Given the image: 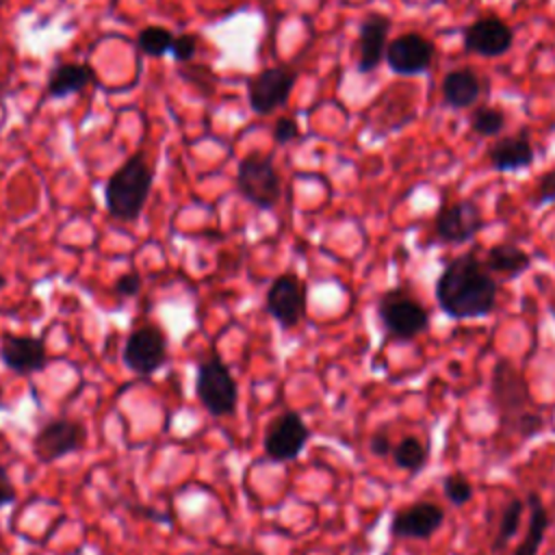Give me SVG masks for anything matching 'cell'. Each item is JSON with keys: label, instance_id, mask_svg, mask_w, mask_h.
<instances>
[{"label": "cell", "instance_id": "obj_29", "mask_svg": "<svg viewBox=\"0 0 555 555\" xmlns=\"http://www.w3.org/2000/svg\"><path fill=\"white\" fill-rule=\"evenodd\" d=\"M169 52L173 54L176 61L186 63V61H191V59L195 56V52H197V39H195L193 35H180V37L173 39Z\"/></svg>", "mask_w": 555, "mask_h": 555}, {"label": "cell", "instance_id": "obj_14", "mask_svg": "<svg viewBox=\"0 0 555 555\" xmlns=\"http://www.w3.org/2000/svg\"><path fill=\"white\" fill-rule=\"evenodd\" d=\"M384 59L399 76L423 74L434 61V43L418 33H405L386 46Z\"/></svg>", "mask_w": 555, "mask_h": 555}, {"label": "cell", "instance_id": "obj_28", "mask_svg": "<svg viewBox=\"0 0 555 555\" xmlns=\"http://www.w3.org/2000/svg\"><path fill=\"white\" fill-rule=\"evenodd\" d=\"M553 202H555V169H548L538 180L533 204L535 206H546V204H553Z\"/></svg>", "mask_w": 555, "mask_h": 555}, {"label": "cell", "instance_id": "obj_3", "mask_svg": "<svg viewBox=\"0 0 555 555\" xmlns=\"http://www.w3.org/2000/svg\"><path fill=\"white\" fill-rule=\"evenodd\" d=\"M152 169L141 154L130 156L106 182L104 204L113 219L134 221L150 195Z\"/></svg>", "mask_w": 555, "mask_h": 555}, {"label": "cell", "instance_id": "obj_27", "mask_svg": "<svg viewBox=\"0 0 555 555\" xmlns=\"http://www.w3.org/2000/svg\"><path fill=\"white\" fill-rule=\"evenodd\" d=\"M442 494H444V499H447L451 505L462 507V505H466V503L473 499L475 488H473V483H470L464 475L453 473V475H447V477L442 479Z\"/></svg>", "mask_w": 555, "mask_h": 555}, {"label": "cell", "instance_id": "obj_10", "mask_svg": "<svg viewBox=\"0 0 555 555\" xmlns=\"http://www.w3.org/2000/svg\"><path fill=\"white\" fill-rule=\"evenodd\" d=\"M308 286L295 273L278 275L267 291V312L286 330L297 327L306 314Z\"/></svg>", "mask_w": 555, "mask_h": 555}, {"label": "cell", "instance_id": "obj_23", "mask_svg": "<svg viewBox=\"0 0 555 555\" xmlns=\"http://www.w3.org/2000/svg\"><path fill=\"white\" fill-rule=\"evenodd\" d=\"M390 455H392V462L397 468H401L405 473H418L429 462V447L416 436H403L392 447Z\"/></svg>", "mask_w": 555, "mask_h": 555}, {"label": "cell", "instance_id": "obj_21", "mask_svg": "<svg viewBox=\"0 0 555 555\" xmlns=\"http://www.w3.org/2000/svg\"><path fill=\"white\" fill-rule=\"evenodd\" d=\"M93 69L87 63H61L56 65L46 82L48 98H67L93 82Z\"/></svg>", "mask_w": 555, "mask_h": 555}, {"label": "cell", "instance_id": "obj_19", "mask_svg": "<svg viewBox=\"0 0 555 555\" xmlns=\"http://www.w3.org/2000/svg\"><path fill=\"white\" fill-rule=\"evenodd\" d=\"M483 267L503 280H516L531 267V256L512 243H496L486 249Z\"/></svg>", "mask_w": 555, "mask_h": 555}, {"label": "cell", "instance_id": "obj_34", "mask_svg": "<svg viewBox=\"0 0 555 555\" xmlns=\"http://www.w3.org/2000/svg\"><path fill=\"white\" fill-rule=\"evenodd\" d=\"M217 555H264L262 551L254 546H241V544H228L217 551Z\"/></svg>", "mask_w": 555, "mask_h": 555}, {"label": "cell", "instance_id": "obj_25", "mask_svg": "<svg viewBox=\"0 0 555 555\" xmlns=\"http://www.w3.org/2000/svg\"><path fill=\"white\" fill-rule=\"evenodd\" d=\"M173 39V33L165 26H145L137 35V46L147 56H163L171 50Z\"/></svg>", "mask_w": 555, "mask_h": 555}, {"label": "cell", "instance_id": "obj_1", "mask_svg": "<svg viewBox=\"0 0 555 555\" xmlns=\"http://www.w3.org/2000/svg\"><path fill=\"white\" fill-rule=\"evenodd\" d=\"M434 295L438 308L453 321L483 319L494 312L499 284L475 251H464L444 264Z\"/></svg>", "mask_w": 555, "mask_h": 555}, {"label": "cell", "instance_id": "obj_7", "mask_svg": "<svg viewBox=\"0 0 555 555\" xmlns=\"http://www.w3.org/2000/svg\"><path fill=\"white\" fill-rule=\"evenodd\" d=\"M297 80V72L293 67L275 65L264 67L247 80V100L249 108L258 115H269L271 111L286 104Z\"/></svg>", "mask_w": 555, "mask_h": 555}, {"label": "cell", "instance_id": "obj_31", "mask_svg": "<svg viewBox=\"0 0 555 555\" xmlns=\"http://www.w3.org/2000/svg\"><path fill=\"white\" fill-rule=\"evenodd\" d=\"M297 137H299V126H297L295 119L282 117V119L275 121V126H273V139H275V143H288V141H293V139H297Z\"/></svg>", "mask_w": 555, "mask_h": 555}, {"label": "cell", "instance_id": "obj_11", "mask_svg": "<svg viewBox=\"0 0 555 555\" xmlns=\"http://www.w3.org/2000/svg\"><path fill=\"white\" fill-rule=\"evenodd\" d=\"M121 356L134 375L147 377L165 364L167 338L156 325H141L128 336Z\"/></svg>", "mask_w": 555, "mask_h": 555}, {"label": "cell", "instance_id": "obj_18", "mask_svg": "<svg viewBox=\"0 0 555 555\" xmlns=\"http://www.w3.org/2000/svg\"><path fill=\"white\" fill-rule=\"evenodd\" d=\"M488 160L494 171H518L533 163V147L525 134L503 137L488 150Z\"/></svg>", "mask_w": 555, "mask_h": 555}, {"label": "cell", "instance_id": "obj_9", "mask_svg": "<svg viewBox=\"0 0 555 555\" xmlns=\"http://www.w3.org/2000/svg\"><path fill=\"white\" fill-rule=\"evenodd\" d=\"M87 440V429L78 421L52 418L39 427L33 438V453L39 462L50 464L74 451H78Z\"/></svg>", "mask_w": 555, "mask_h": 555}, {"label": "cell", "instance_id": "obj_33", "mask_svg": "<svg viewBox=\"0 0 555 555\" xmlns=\"http://www.w3.org/2000/svg\"><path fill=\"white\" fill-rule=\"evenodd\" d=\"M17 499V492H15V486L7 473V468L0 464V507L4 505H11L13 501Z\"/></svg>", "mask_w": 555, "mask_h": 555}, {"label": "cell", "instance_id": "obj_5", "mask_svg": "<svg viewBox=\"0 0 555 555\" xmlns=\"http://www.w3.org/2000/svg\"><path fill=\"white\" fill-rule=\"evenodd\" d=\"M195 392L206 412H210L212 416H230L236 410V382L228 364L219 356H212L199 364Z\"/></svg>", "mask_w": 555, "mask_h": 555}, {"label": "cell", "instance_id": "obj_15", "mask_svg": "<svg viewBox=\"0 0 555 555\" xmlns=\"http://www.w3.org/2000/svg\"><path fill=\"white\" fill-rule=\"evenodd\" d=\"M0 360L17 375L39 373L48 364L46 343L35 336L4 334L0 340Z\"/></svg>", "mask_w": 555, "mask_h": 555}, {"label": "cell", "instance_id": "obj_16", "mask_svg": "<svg viewBox=\"0 0 555 555\" xmlns=\"http://www.w3.org/2000/svg\"><path fill=\"white\" fill-rule=\"evenodd\" d=\"M514 41L512 28L499 17H481L464 30V48L481 56H503Z\"/></svg>", "mask_w": 555, "mask_h": 555}, {"label": "cell", "instance_id": "obj_8", "mask_svg": "<svg viewBox=\"0 0 555 555\" xmlns=\"http://www.w3.org/2000/svg\"><path fill=\"white\" fill-rule=\"evenodd\" d=\"M486 225L481 210L470 199L444 204L434 219V236L447 245H464L477 236Z\"/></svg>", "mask_w": 555, "mask_h": 555}, {"label": "cell", "instance_id": "obj_22", "mask_svg": "<svg viewBox=\"0 0 555 555\" xmlns=\"http://www.w3.org/2000/svg\"><path fill=\"white\" fill-rule=\"evenodd\" d=\"M527 505H529V525H527L525 538L514 548V555H538V551H540V546L544 542V533L548 529L546 507H544V503H542L538 492H529L527 494Z\"/></svg>", "mask_w": 555, "mask_h": 555}, {"label": "cell", "instance_id": "obj_2", "mask_svg": "<svg viewBox=\"0 0 555 555\" xmlns=\"http://www.w3.org/2000/svg\"><path fill=\"white\" fill-rule=\"evenodd\" d=\"M490 405L499 414V425L505 434L529 440L542 431L544 418L531 410V395L525 375L509 362L496 360L490 379Z\"/></svg>", "mask_w": 555, "mask_h": 555}, {"label": "cell", "instance_id": "obj_24", "mask_svg": "<svg viewBox=\"0 0 555 555\" xmlns=\"http://www.w3.org/2000/svg\"><path fill=\"white\" fill-rule=\"evenodd\" d=\"M525 512V503L520 499H509L505 505H503V512H501V520H499V529H496V535L492 540V551L494 553H501L509 540L518 533L520 529V516Z\"/></svg>", "mask_w": 555, "mask_h": 555}, {"label": "cell", "instance_id": "obj_13", "mask_svg": "<svg viewBox=\"0 0 555 555\" xmlns=\"http://www.w3.org/2000/svg\"><path fill=\"white\" fill-rule=\"evenodd\" d=\"M444 522V509L431 501H416L392 514L388 531L399 540H429Z\"/></svg>", "mask_w": 555, "mask_h": 555}, {"label": "cell", "instance_id": "obj_12", "mask_svg": "<svg viewBox=\"0 0 555 555\" xmlns=\"http://www.w3.org/2000/svg\"><path fill=\"white\" fill-rule=\"evenodd\" d=\"M310 438V429L297 412H284L269 425L264 434V453L273 462L295 460Z\"/></svg>", "mask_w": 555, "mask_h": 555}, {"label": "cell", "instance_id": "obj_35", "mask_svg": "<svg viewBox=\"0 0 555 555\" xmlns=\"http://www.w3.org/2000/svg\"><path fill=\"white\" fill-rule=\"evenodd\" d=\"M4 282H7V280H4V275H2V273H0V288H2V286H4Z\"/></svg>", "mask_w": 555, "mask_h": 555}, {"label": "cell", "instance_id": "obj_32", "mask_svg": "<svg viewBox=\"0 0 555 555\" xmlns=\"http://www.w3.org/2000/svg\"><path fill=\"white\" fill-rule=\"evenodd\" d=\"M392 440H390V436H388V431L386 429H377L373 436H371V440H369V451L375 455V457H386V455H390L392 453Z\"/></svg>", "mask_w": 555, "mask_h": 555}, {"label": "cell", "instance_id": "obj_20", "mask_svg": "<svg viewBox=\"0 0 555 555\" xmlns=\"http://www.w3.org/2000/svg\"><path fill=\"white\" fill-rule=\"evenodd\" d=\"M440 89H442V98L449 106L468 108L477 102V98L481 93V80L473 69L460 67V69L444 74Z\"/></svg>", "mask_w": 555, "mask_h": 555}, {"label": "cell", "instance_id": "obj_4", "mask_svg": "<svg viewBox=\"0 0 555 555\" xmlns=\"http://www.w3.org/2000/svg\"><path fill=\"white\" fill-rule=\"evenodd\" d=\"M377 319L384 336L395 343H410L429 330L427 308L401 286L382 293L377 301Z\"/></svg>", "mask_w": 555, "mask_h": 555}, {"label": "cell", "instance_id": "obj_30", "mask_svg": "<svg viewBox=\"0 0 555 555\" xmlns=\"http://www.w3.org/2000/svg\"><path fill=\"white\" fill-rule=\"evenodd\" d=\"M113 291H115V295L121 297V299L137 295V293L141 291V275H139L137 271H128V273L119 275V278L115 280V284H113Z\"/></svg>", "mask_w": 555, "mask_h": 555}, {"label": "cell", "instance_id": "obj_26", "mask_svg": "<svg viewBox=\"0 0 555 555\" xmlns=\"http://www.w3.org/2000/svg\"><path fill=\"white\" fill-rule=\"evenodd\" d=\"M505 126V115L492 106H479L470 115V128L479 137H496Z\"/></svg>", "mask_w": 555, "mask_h": 555}, {"label": "cell", "instance_id": "obj_17", "mask_svg": "<svg viewBox=\"0 0 555 555\" xmlns=\"http://www.w3.org/2000/svg\"><path fill=\"white\" fill-rule=\"evenodd\" d=\"M388 30H390V20L377 13L369 15L360 24V35H358V72L360 74H371L382 63L388 46Z\"/></svg>", "mask_w": 555, "mask_h": 555}, {"label": "cell", "instance_id": "obj_6", "mask_svg": "<svg viewBox=\"0 0 555 555\" xmlns=\"http://www.w3.org/2000/svg\"><path fill=\"white\" fill-rule=\"evenodd\" d=\"M236 191L258 208H273L282 195V180L271 156H245L236 169Z\"/></svg>", "mask_w": 555, "mask_h": 555}]
</instances>
